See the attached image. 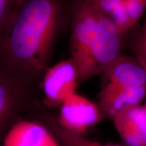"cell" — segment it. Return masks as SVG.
Returning a JSON list of instances; mask_svg holds the SVG:
<instances>
[{"mask_svg": "<svg viewBox=\"0 0 146 146\" xmlns=\"http://www.w3.org/2000/svg\"><path fill=\"white\" fill-rule=\"evenodd\" d=\"M25 116L38 120L44 125L60 146H124L118 144H102L85 137L84 135L66 130L58 123L56 116L52 114L39 99L34 102Z\"/></svg>", "mask_w": 146, "mask_h": 146, "instance_id": "11", "label": "cell"}, {"mask_svg": "<svg viewBox=\"0 0 146 146\" xmlns=\"http://www.w3.org/2000/svg\"><path fill=\"white\" fill-rule=\"evenodd\" d=\"M102 75V85L146 87V70L134 56L121 54Z\"/></svg>", "mask_w": 146, "mask_h": 146, "instance_id": "8", "label": "cell"}, {"mask_svg": "<svg viewBox=\"0 0 146 146\" xmlns=\"http://www.w3.org/2000/svg\"><path fill=\"white\" fill-rule=\"evenodd\" d=\"M123 37L114 22L97 10L96 36L92 49V60L97 75L102 74L122 54Z\"/></svg>", "mask_w": 146, "mask_h": 146, "instance_id": "6", "label": "cell"}, {"mask_svg": "<svg viewBox=\"0 0 146 146\" xmlns=\"http://www.w3.org/2000/svg\"><path fill=\"white\" fill-rule=\"evenodd\" d=\"M131 50L146 70V17L143 25L131 41Z\"/></svg>", "mask_w": 146, "mask_h": 146, "instance_id": "13", "label": "cell"}, {"mask_svg": "<svg viewBox=\"0 0 146 146\" xmlns=\"http://www.w3.org/2000/svg\"><path fill=\"white\" fill-rule=\"evenodd\" d=\"M55 116L61 127L81 135L104 119L98 104L77 92L60 105L59 113Z\"/></svg>", "mask_w": 146, "mask_h": 146, "instance_id": "5", "label": "cell"}, {"mask_svg": "<svg viewBox=\"0 0 146 146\" xmlns=\"http://www.w3.org/2000/svg\"><path fill=\"white\" fill-rule=\"evenodd\" d=\"M1 146H60L44 125L33 118L23 117L5 134Z\"/></svg>", "mask_w": 146, "mask_h": 146, "instance_id": "7", "label": "cell"}, {"mask_svg": "<svg viewBox=\"0 0 146 146\" xmlns=\"http://www.w3.org/2000/svg\"><path fill=\"white\" fill-rule=\"evenodd\" d=\"M111 120L127 146H146V109L143 105L125 107Z\"/></svg>", "mask_w": 146, "mask_h": 146, "instance_id": "9", "label": "cell"}, {"mask_svg": "<svg viewBox=\"0 0 146 146\" xmlns=\"http://www.w3.org/2000/svg\"><path fill=\"white\" fill-rule=\"evenodd\" d=\"M37 88L0 66V146L10 128L26 115L38 99Z\"/></svg>", "mask_w": 146, "mask_h": 146, "instance_id": "3", "label": "cell"}, {"mask_svg": "<svg viewBox=\"0 0 146 146\" xmlns=\"http://www.w3.org/2000/svg\"><path fill=\"white\" fill-rule=\"evenodd\" d=\"M90 1L98 12L114 22L123 36L133 29L128 19L124 0Z\"/></svg>", "mask_w": 146, "mask_h": 146, "instance_id": "12", "label": "cell"}, {"mask_svg": "<svg viewBox=\"0 0 146 146\" xmlns=\"http://www.w3.org/2000/svg\"><path fill=\"white\" fill-rule=\"evenodd\" d=\"M97 10L90 0H72L70 7V57L76 66L79 85L97 76L92 60Z\"/></svg>", "mask_w": 146, "mask_h": 146, "instance_id": "2", "label": "cell"}, {"mask_svg": "<svg viewBox=\"0 0 146 146\" xmlns=\"http://www.w3.org/2000/svg\"><path fill=\"white\" fill-rule=\"evenodd\" d=\"M128 1H137V2H141L146 4V0H128Z\"/></svg>", "mask_w": 146, "mask_h": 146, "instance_id": "16", "label": "cell"}, {"mask_svg": "<svg viewBox=\"0 0 146 146\" xmlns=\"http://www.w3.org/2000/svg\"><path fill=\"white\" fill-rule=\"evenodd\" d=\"M127 17L131 26L133 28L141 19L146 11V4L137 1L124 0Z\"/></svg>", "mask_w": 146, "mask_h": 146, "instance_id": "14", "label": "cell"}, {"mask_svg": "<svg viewBox=\"0 0 146 146\" xmlns=\"http://www.w3.org/2000/svg\"><path fill=\"white\" fill-rule=\"evenodd\" d=\"M145 99L146 87L102 85L98 106L103 118L112 120L125 107L140 105Z\"/></svg>", "mask_w": 146, "mask_h": 146, "instance_id": "10", "label": "cell"}, {"mask_svg": "<svg viewBox=\"0 0 146 146\" xmlns=\"http://www.w3.org/2000/svg\"><path fill=\"white\" fill-rule=\"evenodd\" d=\"M78 75L70 58L51 65L42 78L40 87L43 95L42 103L47 109L57 108L76 92Z\"/></svg>", "mask_w": 146, "mask_h": 146, "instance_id": "4", "label": "cell"}, {"mask_svg": "<svg viewBox=\"0 0 146 146\" xmlns=\"http://www.w3.org/2000/svg\"><path fill=\"white\" fill-rule=\"evenodd\" d=\"M143 106H145V109H146V99L145 100V104H143Z\"/></svg>", "mask_w": 146, "mask_h": 146, "instance_id": "17", "label": "cell"}, {"mask_svg": "<svg viewBox=\"0 0 146 146\" xmlns=\"http://www.w3.org/2000/svg\"><path fill=\"white\" fill-rule=\"evenodd\" d=\"M71 2L19 0L0 28V66L40 87L57 42L68 30Z\"/></svg>", "mask_w": 146, "mask_h": 146, "instance_id": "1", "label": "cell"}, {"mask_svg": "<svg viewBox=\"0 0 146 146\" xmlns=\"http://www.w3.org/2000/svg\"><path fill=\"white\" fill-rule=\"evenodd\" d=\"M18 1L19 0H0V28Z\"/></svg>", "mask_w": 146, "mask_h": 146, "instance_id": "15", "label": "cell"}]
</instances>
